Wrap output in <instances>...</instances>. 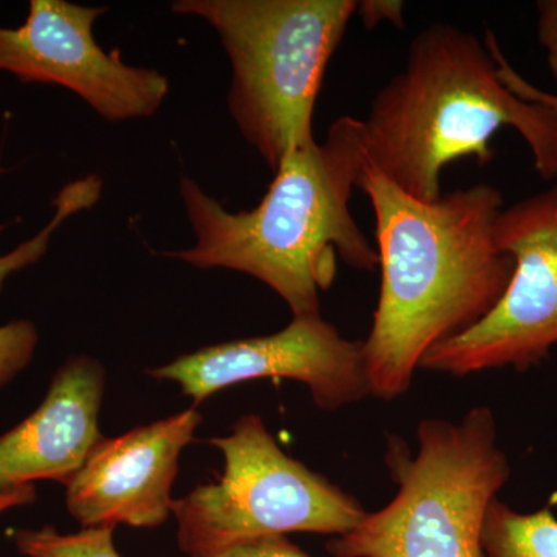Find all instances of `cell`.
<instances>
[{"label": "cell", "instance_id": "15", "mask_svg": "<svg viewBox=\"0 0 557 557\" xmlns=\"http://www.w3.org/2000/svg\"><path fill=\"white\" fill-rule=\"evenodd\" d=\"M485 44L493 54L494 61L497 64L498 76H500L502 83L508 87L512 94L518 95L519 98L527 101L541 102V104L548 106L557 112V97L556 95L548 94L533 86L530 81L523 78L522 75L509 64L507 58H505L504 51L498 46L496 35L493 32L487 30L485 33Z\"/></svg>", "mask_w": 557, "mask_h": 557}, {"label": "cell", "instance_id": "3", "mask_svg": "<svg viewBox=\"0 0 557 557\" xmlns=\"http://www.w3.org/2000/svg\"><path fill=\"white\" fill-rule=\"evenodd\" d=\"M361 123L369 163L424 203L442 199V172L453 161L490 163L491 139L504 127L527 143L542 180H557L556 110L512 94L485 40L449 22L418 32Z\"/></svg>", "mask_w": 557, "mask_h": 557}, {"label": "cell", "instance_id": "11", "mask_svg": "<svg viewBox=\"0 0 557 557\" xmlns=\"http://www.w3.org/2000/svg\"><path fill=\"white\" fill-rule=\"evenodd\" d=\"M106 370L87 355L69 358L39 408L0 437V491L53 480L62 485L101 442Z\"/></svg>", "mask_w": 557, "mask_h": 557}, {"label": "cell", "instance_id": "18", "mask_svg": "<svg viewBox=\"0 0 557 557\" xmlns=\"http://www.w3.org/2000/svg\"><path fill=\"white\" fill-rule=\"evenodd\" d=\"M537 39L545 50L557 97V0L537 2Z\"/></svg>", "mask_w": 557, "mask_h": 557}, {"label": "cell", "instance_id": "12", "mask_svg": "<svg viewBox=\"0 0 557 557\" xmlns=\"http://www.w3.org/2000/svg\"><path fill=\"white\" fill-rule=\"evenodd\" d=\"M101 193L102 182L97 175H89L64 186L54 200L57 212L49 225L40 230L38 236L20 245L9 255H0V292L10 274L38 262L46 255L54 231L60 228L70 215L94 207L100 200ZM36 346L38 330L32 321H14L0 327V388L27 368Z\"/></svg>", "mask_w": 557, "mask_h": 557}, {"label": "cell", "instance_id": "8", "mask_svg": "<svg viewBox=\"0 0 557 557\" xmlns=\"http://www.w3.org/2000/svg\"><path fill=\"white\" fill-rule=\"evenodd\" d=\"M108 11L32 0L22 27L0 28V70L22 83L65 87L112 123L156 115L170 94V79L159 70L127 65L119 50L101 49L94 25Z\"/></svg>", "mask_w": 557, "mask_h": 557}, {"label": "cell", "instance_id": "7", "mask_svg": "<svg viewBox=\"0 0 557 557\" xmlns=\"http://www.w3.org/2000/svg\"><path fill=\"white\" fill-rule=\"evenodd\" d=\"M494 237L515 259L507 289L478 324L432 347L420 369L458 379L491 369L523 372L557 347V180L502 209Z\"/></svg>", "mask_w": 557, "mask_h": 557}, {"label": "cell", "instance_id": "19", "mask_svg": "<svg viewBox=\"0 0 557 557\" xmlns=\"http://www.w3.org/2000/svg\"><path fill=\"white\" fill-rule=\"evenodd\" d=\"M36 498H38V494H36L35 485L16 486L0 491V512L35 504Z\"/></svg>", "mask_w": 557, "mask_h": 557}, {"label": "cell", "instance_id": "4", "mask_svg": "<svg viewBox=\"0 0 557 557\" xmlns=\"http://www.w3.org/2000/svg\"><path fill=\"white\" fill-rule=\"evenodd\" d=\"M358 0H177L171 10L207 21L231 64L228 110L271 171L314 139L325 69Z\"/></svg>", "mask_w": 557, "mask_h": 557}, {"label": "cell", "instance_id": "5", "mask_svg": "<svg viewBox=\"0 0 557 557\" xmlns=\"http://www.w3.org/2000/svg\"><path fill=\"white\" fill-rule=\"evenodd\" d=\"M412 453L399 437L387 442L386 463L398 491L391 504L333 537V557H485L487 508L511 475L486 406L460 423L426 418Z\"/></svg>", "mask_w": 557, "mask_h": 557}, {"label": "cell", "instance_id": "1", "mask_svg": "<svg viewBox=\"0 0 557 557\" xmlns=\"http://www.w3.org/2000/svg\"><path fill=\"white\" fill-rule=\"evenodd\" d=\"M358 189L375 212L381 267L366 368L373 397L392 401L409 391L432 347L493 310L511 281L515 259L494 237L504 209L494 186L480 183L424 203L366 161Z\"/></svg>", "mask_w": 557, "mask_h": 557}, {"label": "cell", "instance_id": "13", "mask_svg": "<svg viewBox=\"0 0 557 557\" xmlns=\"http://www.w3.org/2000/svg\"><path fill=\"white\" fill-rule=\"evenodd\" d=\"M482 542L485 557H557V519L549 508L519 512L494 498Z\"/></svg>", "mask_w": 557, "mask_h": 557}, {"label": "cell", "instance_id": "6", "mask_svg": "<svg viewBox=\"0 0 557 557\" xmlns=\"http://www.w3.org/2000/svg\"><path fill=\"white\" fill-rule=\"evenodd\" d=\"M208 443L225 460L219 482L172 502L178 547L188 557L255 537L343 536L368 515L351 494L285 454L262 417H242L230 435Z\"/></svg>", "mask_w": 557, "mask_h": 557}, {"label": "cell", "instance_id": "2", "mask_svg": "<svg viewBox=\"0 0 557 557\" xmlns=\"http://www.w3.org/2000/svg\"><path fill=\"white\" fill-rule=\"evenodd\" d=\"M361 120L341 116L324 141L289 152L258 207L231 212L190 177L180 180L196 244L166 252L200 270L249 274L276 292L293 318L321 317L319 293L336 276V260L372 271L379 251L350 211L364 168Z\"/></svg>", "mask_w": 557, "mask_h": 557}, {"label": "cell", "instance_id": "9", "mask_svg": "<svg viewBox=\"0 0 557 557\" xmlns=\"http://www.w3.org/2000/svg\"><path fill=\"white\" fill-rule=\"evenodd\" d=\"M146 375L172 381L194 408L222 388L245 381L284 379L309 387L318 408L336 410L369 395L364 341L344 338L322 317L293 318L273 335L226 341L183 355Z\"/></svg>", "mask_w": 557, "mask_h": 557}, {"label": "cell", "instance_id": "10", "mask_svg": "<svg viewBox=\"0 0 557 557\" xmlns=\"http://www.w3.org/2000/svg\"><path fill=\"white\" fill-rule=\"evenodd\" d=\"M197 408L102 438L65 483V504L83 528H157L172 515L183 449L196 442Z\"/></svg>", "mask_w": 557, "mask_h": 557}, {"label": "cell", "instance_id": "17", "mask_svg": "<svg viewBox=\"0 0 557 557\" xmlns=\"http://www.w3.org/2000/svg\"><path fill=\"white\" fill-rule=\"evenodd\" d=\"M368 30L379 25L391 24L398 30L405 28V3L401 0H359L357 13Z\"/></svg>", "mask_w": 557, "mask_h": 557}, {"label": "cell", "instance_id": "14", "mask_svg": "<svg viewBox=\"0 0 557 557\" xmlns=\"http://www.w3.org/2000/svg\"><path fill=\"white\" fill-rule=\"evenodd\" d=\"M115 528H83L78 533L61 534L53 527L21 530L17 549L27 557H121L113 544Z\"/></svg>", "mask_w": 557, "mask_h": 557}, {"label": "cell", "instance_id": "16", "mask_svg": "<svg viewBox=\"0 0 557 557\" xmlns=\"http://www.w3.org/2000/svg\"><path fill=\"white\" fill-rule=\"evenodd\" d=\"M194 557H311L287 536L248 539L209 555Z\"/></svg>", "mask_w": 557, "mask_h": 557}]
</instances>
